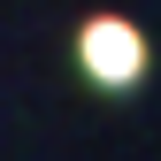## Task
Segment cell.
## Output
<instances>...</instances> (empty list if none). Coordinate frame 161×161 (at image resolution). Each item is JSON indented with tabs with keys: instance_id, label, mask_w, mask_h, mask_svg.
<instances>
[{
	"instance_id": "6da1fadb",
	"label": "cell",
	"mask_w": 161,
	"mask_h": 161,
	"mask_svg": "<svg viewBox=\"0 0 161 161\" xmlns=\"http://www.w3.org/2000/svg\"><path fill=\"white\" fill-rule=\"evenodd\" d=\"M138 62H146V46H138L130 23H115V15H100V23H85V69L108 77V85H130Z\"/></svg>"
}]
</instances>
